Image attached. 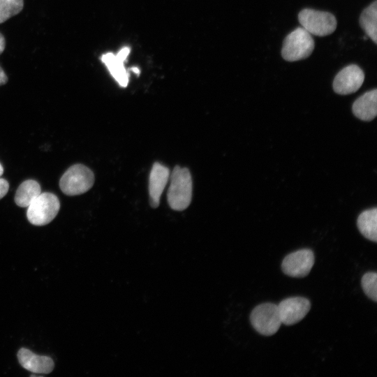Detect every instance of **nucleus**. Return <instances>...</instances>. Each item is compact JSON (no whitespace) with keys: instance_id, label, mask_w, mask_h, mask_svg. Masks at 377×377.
Listing matches in <instances>:
<instances>
[{"instance_id":"11","label":"nucleus","mask_w":377,"mask_h":377,"mask_svg":"<svg viewBox=\"0 0 377 377\" xmlns=\"http://www.w3.org/2000/svg\"><path fill=\"white\" fill-rule=\"evenodd\" d=\"M17 359L23 368L35 374H50L54 367L50 357L36 355L26 348L18 350Z\"/></svg>"},{"instance_id":"19","label":"nucleus","mask_w":377,"mask_h":377,"mask_svg":"<svg viewBox=\"0 0 377 377\" xmlns=\"http://www.w3.org/2000/svg\"><path fill=\"white\" fill-rule=\"evenodd\" d=\"M9 184L3 178H0V199L3 198L8 191Z\"/></svg>"},{"instance_id":"18","label":"nucleus","mask_w":377,"mask_h":377,"mask_svg":"<svg viewBox=\"0 0 377 377\" xmlns=\"http://www.w3.org/2000/svg\"><path fill=\"white\" fill-rule=\"evenodd\" d=\"M362 289L366 295L374 300L377 301V274L369 272L364 274L361 280Z\"/></svg>"},{"instance_id":"23","label":"nucleus","mask_w":377,"mask_h":377,"mask_svg":"<svg viewBox=\"0 0 377 377\" xmlns=\"http://www.w3.org/2000/svg\"><path fill=\"white\" fill-rule=\"evenodd\" d=\"M3 173V168L1 165V164L0 163V176H1Z\"/></svg>"},{"instance_id":"7","label":"nucleus","mask_w":377,"mask_h":377,"mask_svg":"<svg viewBox=\"0 0 377 377\" xmlns=\"http://www.w3.org/2000/svg\"><path fill=\"white\" fill-rule=\"evenodd\" d=\"M314 261V254L311 249H300L283 258L281 269L283 272L289 276L302 278L309 274Z\"/></svg>"},{"instance_id":"9","label":"nucleus","mask_w":377,"mask_h":377,"mask_svg":"<svg viewBox=\"0 0 377 377\" xmlns=\"http://www.w3.org/2000/svg\"><path fill=\"white\" fill-rule=\"evenodd\" d=\"M364 80L363 71L355 64L342 68L333 81L334 91L341 95H347L357 91Z\"/></svg>"},{"instance_id":"20","label":"nucleus","mask_w":377,"mask_h":377,"mask_svg":"<svg viewBox=\"0 0 377 377\" xmlns=\"http://www.w3.org/2000/svg\"><path fill=\"white\" fill-rule=\"evenodd\" d=\"M8 82V77L3 68L0 66V86L5 84Z\"/></svg>"},{"instance_id":"8","label":"nucleus","mask_w":377,"mask_h":377,"mask_svg":"<svg viewBox=\"0 0 377 377\" xmlns=\"http://www.w3.org/2000/svg\"><path fill=\"white\" fill-rule=\"evenodd\" d=\"M131 52L128 46L123 47L116 54L109 52L103 54L100 59L106 66L110 74L121 87H126L129 82V73L125 61Z\"/></svg>"},{"instance_id":"6","label":"nucleus","mask_w":377,"mask_h":377,"mask_svg":"<svg viewBox=\"0 0 377 377\" xmlns=\"http://www.w3.org/2000/svg\"><path fill=\"white\" fill-rule=\"evenodd\" d=\"M250 321L253 327L264 336L274 334L282 324L278 306L273 303L256 306L250 314Z\"/></svg>"},{"instance_id":"5","label":"nucleus","mask_w":377,"mask_h":377,"mask_svg":"<svg viewBox=\"0 0 377 377\" xmlns=\"http://www.w3.org/2000/svg\"><path fill=\"white\" fill-rule=\"evenodd\" d=\"M298 20L304 29L317 36L332 34L337 25V19L331 13L310 8L302 10L298 14Z\"/></svg>"},{"instance_id":"10","label":"nucleus","mask_w":377,"mask_h":377,"mask_svg":"<svg viewBox=\"0 0 377 377\" xmlns=\"http://www.w3.org/2000/svg\"><path fill=\"white\" fill-rule=\"evenodd\" d=\"M281 323L293 325L301 321L311 309L310 301L302 297H288L278 305Z\"/></svg>"},{"instance_id":"17","label":"nucleus","mask_w":377,"mask_h":377,"mask_svg":"<svg viewBox=\"0 0 377 377\" xmlns=\"http://www.w3.org/2000/svg\"><path fill=\"white\" fill-rule=\"evenodd\" d=\"M24 0H0V24L22 10Z\"/></svg>"},{"instance_id":"12","label":"nucleus","mask_w":377,"mask_h":377,"mask_svg":"<svg viewBox=\"0 0 377 377\" xmlns=\"http://www.w3.org/2000/svg\"><path fill=\"white\" fill-rule=\"evenodd\" d=\"M170 177L169 169L159 163H154L149 179V202L156 208L160 202L161 195Z\"/></svg>"},{"instance_id":"15","label":"nucleus","mask_w":377,"mask_h":377,"mask_svg":"<svg viewBox=\"0 0 377 377\" xmlns=\"http://www.w3.org/2000/svg\"><path fill=\"white\" fill-rule=\"evenodd\" d=\"M40 193V184L35 180L28 179L19 186L15 195V202L21 207H27Z\"/></svg>"},{"instance_id":"1","label":"nucleus","mask_w":377,"mask_h":377,"mask_svg":"<svg viewBox=\"0 0 377 377\" xmlns=\"http://www.w3.org/2000/svg\"><path fill=\"white\" fill-rule=\"evenodd\" d=\"M192 179L186 168L175 166L171 173L170 184L168 191V202L176 211L186 209L192 198Z\"/></svg>"},{"instance_id":"13","label":"nucleus","mask_w":377,"mask_h":377,"mask_svg":"<svg viewBox=\"0 0 377 377\" xmlns=\"http://www.w3.org/2000/svg\"><path fill=\"white\" fill-rule=\"evenodd\" d=\"M353 114L358 119L369 121L374 119L377 114V89L365 92L353 104Z\"/></svg>"},{"instance_id":"14","label":"nucleus","mask_w":377,"mask_h":377,"mask_svg":"<svg viewBox=\"0 0 377 377\" xmlns=\"http://www.w3.org/2000/svg\"><path fill=\"white\" fill-rule=\"evenodd\" d=\"M357 228L367 239L377 242V208L362 212L357 220Z\"/></svg>"},{"instance_id":"4","label":"nucleus","mask_w":377,"mask_h":377,"mask_svg":"<svg viewBox=\"0 0 377 377\" xmlns=\"http://www.w3.org/2000/svg\"><path fill=\"white\" fill-rule=\"evenodd\" d=\"M28 221L34 226H44L50 223L60 208L58 198L51 193H41L27 207Z\"/></svg>"},{"instance_id":"2","label":"nucleus","mask_w":377,"mask_h":377,"mask_svg":"<svg viewBox=\"0 0 377 377\" xmlns=\"http://www.w3.org/2000/svg\"><path fill=\"white\" fill-rule=\"evenodd\" d=\"M315 47L314 40L303 27H297L283 40L281 56L287 61H296L309 57Z\"/></svg>"},{"instance_id":"21","label":"nucleus","mask_w":377,"mask_h":377,"mask_svg":"<svg viewBox=\"0 0 377 377\" xmlns=\"http://www.w3.org/2000/svg\"><path fill=\"white\" fill-rule=\"evenodd\" d=\"M6 41L3 36L0 33V54L5 49Z\"/></svg>"},{"instance_id":"3","label":"nucleus","mask_w":377,"mask_h":377,"mask_svg":"<svg viewBox=\"0 0 377 377\" xmlns=\"http://www.w3.org/2000/svg\"><path fill=\"white\" fill-rule=\"evenodd\" d=\"M94 182L93 172L84 165L76 164L64 172L60 179L59 186L66 195H77L89 191Z\"/></svg>"},{"instance_id":"22","label":"nucleus","mask_w":377,"mask_h":377,"mask_svg":"<svg viewBox=\"0 0 377 377\" xmlns=\"http://www.w3.org/2000/svg\"><path fill=\"white\" fill-rule=\"evenodd\" d=\"M131 70L136 73V74H139L140 73V70L137 68V67H133V68H131Z\"/></svg>"},{"instance_id":"16","label":"nucleus","mask_w":377,"mask_h":377,"mask_svg":"<svg viewBox=\"0 0 377 377\" xmlns=\"http://www.w3.org/2000/svg\"><path fill=\"white\" fill-rule=\"evenodd\" d=\"M360 24L366 34L377 43V1L375 0L363 10L360 17Z\"/></svg>"}]
</instances>
